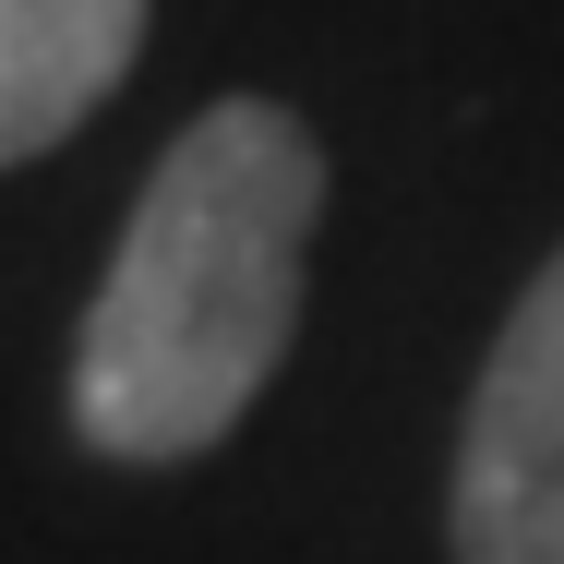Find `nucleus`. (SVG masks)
<instances>
[{"label":"nucleus","instance_id":"f257e3e1","mask_svg":"<svg viewBox=\"0 0 564 564\" xmlns=\"http://www.w3.org/2000/svg\"><path fill=\"white\" fill-rule=\"evenodd\" d=\"M325 217V144L276 97H217L109 252L73 348V421L97 456H205L301 337V252Z\"/></svg>","mask_w":564,"mask_h":564},{"label":"nucleus","instance_id":"f03ea898","mask_svg":"<svg viewBox=\"0 0 564 564\" xmlns=\"http://www.w3.org/2000/svg\"><path fill=\"white\" fill-rule=\"evenodd\" d=\"M456 553L564 564V252L529 276L456 433Z\"/></svg>","mask_w":564,"mask_h":564},{"label":"nucleus","instance_id":"7ed1b4c3","mask_svg":"<svg viewBox=\"0 0 564 564\" xmlns=\"http://www.w3.org/2000/svg\"><path fill=\"white\" fill-rule=\"evenodd\" d=\"M144 48V0H0V169L48 156Z\"/></svg>","mask_w":564,"mask_h":564}]
</instances>
